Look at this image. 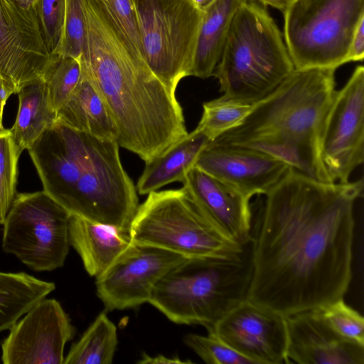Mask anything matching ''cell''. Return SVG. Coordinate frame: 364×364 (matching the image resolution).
<instances>
[{
  "mask_svg": "<svg viewBox=\"0 0 364 364\" xmlns=\"http://www.w3.org/2000/svg\"><path fill=\"white\" fill-rule=\"evenodd\" d=\"M363 179L323 183L289 168L252 228L247 299L285 316L343 299L352 278L353 207Z\"/></svg>",
  "mask_w": 364,
  "mask_h": 364,
  "instance_id": "cell-1",
  "label": "cell"
},
{
  "mask_svg": "<svg viewBox=\"0 0 364 364\" xmlns=\"http://www.w3.org/2000/svg\"><path fill=\"white\" fill-rule=\"evenodd\" d=\"M82 71L104 101L119 146L145 162L185 136L183 109L171 90L132 54L93 0H86Z\"/></svg>",
  "mask_w": 364,
  "mask_h": 364,
  "instance_id": "cell-2",
  "label": "cell"
},
{
  "mask_svg": "<svg viewBox=\"0 0 364 364\" xmlns=\"http://www.w3.org/2000/svg\"><path fill=\"white\" fill-rule=\"evenodd\" d=\"M119 147L55 121L28 152L43 191L70 215L129 232L138 197Z\"/></svg>",
  "mask_w": 364,
  "mask_h": 364,
  "instance_id": "cell-3",
  "label": "cell"
},
{
  "mask_svg": "<svg viewBox=\"0 0 364 364\" xmlns=\"http://www.w3.org/2000/svg\"><path fill=\"white\" fill-rule=\"evenodd\" d=\"M332 68L294 70L253 105L237 127L214 141L255 149L312 179L332 183L320 153L322 124L336 92Z\"/></svg>",
  "mask_w": 364,
  "mask_h": 364,
  "instance_id": "cell-4",
  "label": "cell"
},
{
  "mask_svg": "<svg viewBox=\"0 0 364 364\" xmlns=\"http://www.w3.org/2000/svg\"><path fill=\"white\" fill-rule=\"evenodd\" d=\"M251 240L231 257H186L154 287L149 303L178 324L212 326L247 299Z\"/></svg>",
  "mask_w": 364,
  "mask_h": 364,
  "instance_id": "cell-5",
  "label": "cell"
},
{
  "mask_svg": "<svg viewBox=\"0 0 364 364\" xmlns=\"http://www.w3.org/2000/svg\"><path fill=\"white\" fill-rule=\"evenodd\" d=\"M294 70L282 33L265 6L242 0L213 73L220 92L230 99L253 105Z\"/></svg>",
  "mask_w": 364,
  "mask_h": 364,
  "instance_id": "cell-6",
  "label": "cell"
},
{
  "mask_svg": "<svg viewBox=\"0 0 364 364\" xmlns=\"http://www.w3.org/2000/svg\"><path fill=\"white\" fill-rule=\"evenodd\" d=\"M129 233L134 243L188 258L231 257L245 247L223 235L183 187L149 193L138 206Z\"/></svg>",
  "mask_w": 364,
  "mask_h": 364,
  "instance_id": "cell-7",
  "label": "cell"
},
{
  "mask_svg": "<svg viewBox=\"0 0 364 364\" xmlns=\"http://www.w3.org/2000/svg\"><path fill=\"white\" fill-rule=\"evenodd\" d=\"M284 38L294 69L345 64L364 18V0H292L283 12Z\"/></svg>",
  "mask_w": 364,
  "mask_h": 364,
  "instance_id": "cell-8",
  "label": "cell"
},
{
  "mask_svg": "<svg viewBox=\"0 0 364 364\" xmlns=\"http://www.w3.org/2000/svg\"><path fill=\"white\" fill-rule=\"evenodd\" d=\"M143 58L176 92L190 76L203 11L191 0H133Z\"/></svg>",
  "mask_w": 364,
  "mask_h": 364,
  "instance_id": "cell-9",
  "label": "cell"
},
{
  "mask_svg": "<svg viewBox=\"0 0 364 364\" xmlns=\"http://www.w3.org/2000/svg\"><path fill=\"white\" fill-rule=\"evenodd\" d=\"M70 214L44 191L17 193L3 223L2 249L36 272L62 267Z\"/></svg>",
  "mask_w": 364,
  "mask_h": 364,
  "instance_id": "cell-10",
  "label": "cell"
},
{
  "mask_svg": "<svg viewBox=\"0 0 364 364\" xmlns=\"http://www.w3.org/2000/svg\"><path fill=\"white\" fill-rule=\"evenodd\" d=\"M320 153L332 183H348L364 160V68L336 90L320 133Z\"/></svg>",
  "mask_w": 364,
  "mask_h": 364,
  "instance_id": "cell-11",
  "label": "cell"
},
{
  "mask_svg": "<svg viewBox=\"0 0 364 364\" xmlns=\"http://www.w3.org/2000/svg\"><path fill=\"white\" fill-rule=\"evenodd\" d=\"M184 258L164 249L132 242L96 278L97 296L107 310L134 308L149 302L158 282Z\"/></svg>",
  "mask_w": 364,
  "mask_h": 364,
  "instance_id": "cell-12",
  "label": "cell"
},
{
  "mask_svg": "<svg viewBox=\"0 0 364 364\" xmlns=\"http://www.w3.org/2000/svg\"><path fill=\"white\" fill-rule=\"evenodd\" d=\"M1 344L4 364H63L75 328L55 299L37 302L9 329Z\"/></svg>",
  "mask_w": 364,
  "mask_h": 364,
  "instance_id": "cell-13",
  "label": "cell"
},
{
  "mask_svg": "<svg viewBox=\"0 0 364 364\" xmlns=\"http://www.w3.org/2000/svg\"><path fill=\"white\" fill-rule=\"evenodd\" d=\"M207 330L254 364L288 363L286 316L247 299Z\"/></svg>",
  "mask_w": 364,
  "mask_h": 364,
  "instance_id": "cell-14",
  "label": "cell"
},
{
  "mask_svg": "<svg viewBox=\"0 0 364 364\" xmlns=\"http://www.w3.org/2000/svg\"><path fill=\"white\" fill-rule=\"evenodd\" d=\"M53 56L33 8L0 0V77L12 84L16 94L24 85L43 79Z\"/></svg>",
  "mask_w": 364,
  "mask_h": 364,
  "instance_id": "cell-15",
  "label": "cell"
},
{
  "mask_svg": "<svg viewBox=\"0 0 364 364\" xmlns=\"http://www.w3.org/2000/svg\"><path fill=\"white\" fill-rule=\"evenodd\" d=\"M194 166L250 198L256 194L266 195L290 168L282 160L262 151L214 141L201 151Z\"/></svg>",
  "mask_w": 364,
  "mask_h": 364,
  "instance_id": "cell-16",
  "label": "cell"
},
{
  "mask_svg": "<svg viewBox=\"0 0 364 364\" xmlns=\"http://www.w3.org/2000/svg\"><path fill=\"white\" fill-rule=\"evenodd\" d=\"M286 321L288 363H364V345L336 333L320 309L291 314Z\"/></svg>",
  "mask_w": 364,
  "mask_h": 364,
  "instance_id": "cell-17",
  "label": "cell"
},
{
  "mask_svg": "<svg viewBox=\"0 0 364 364\" xmlns=\"http://www.w3.org/2000/svg\"><path fill=\"white\" fill-rule=\"evenodd\" d=\"M183 188L213 226L230 241L244 246L251 240L250 198L232 186L193 166Z\"/></svg>",
  "mask_w": 364,
  "mask_h": 364,
  "instance_id": "cell-18",
  "label": "cell"
},
{
  "mask_svg": "<svg viewBox=\"0 0 364 364\" xmlns=\"http://www.w3.org/2000/svg\"><path fill=\"white\" fill-rule=\"evenodd\" d=\"M69 240L87 272L95 279L132 243L127 232L73 215L70 218Z\"/></svg>",
  "mask_w": 364,
  "mask_h": 364,
  "instance_id": "cell-19",
  "label": "cell"
},
{
  "mask_svg": "<svg viewBox=\"0 0 364 364\" xmlns=\"http://www.w3.org/2000/svg\"><path fill=\"white\" fill-rule=\"evenodd\" d=\"M210 141V138L196 127L159 155L145 162L136 184L138 193L148 195L171 183H183L187 173L194 166L200 154Z\"/></svg>",
  "mask_w": 364,
  "mask_h": 364,
  "instance_id": "cell-20",
  "label": "cell"
},
{
  "mask_svg": "<svg viewBox=\"0 0 364 364\" xmlns=\"http://www.w3.org/2000/svg\"><path fill=\"white\" fill-rule=\"evenodd\" d=\"M242 0H213L202 9L190 75H213L234 15Z\"/></svg>",
  "mask_w": 364,
  "mask_h": 364,
  "instance_id": "cell-21",
  "label": "cell"
},
{
  "mask_svg": "<svg viewBox=\"0 0 364 364\" xmlns=\"http://www.w3.org/2000/svg\"><path fill=\"white\" fill-rule=\"evenodd\" d=\"M56 121L98 138L117 139V127L104 101L83 74L70 97L57 110Z\"/></svg>",
  "mask_w": 364,
  "mask_h": 364,
  "instance_id": "cell-22",
  "label": "cell"
},
{
  "mask_svg": "<svg viewBox=\"0 0 364 364\" xmlns=\"http://www.w3.org/2000/svg\"><path fill=\"white\" fill-rule=\"evenodd\" d=\"M16 94L18 107L15 122L9 130L16 146L23 152L56 121V112L50 105L43 79L24 85Z\"/></svg>",
  "mask_w": 364,
  "mask_h": 364,
  "instance_id": "cell-23",
  "label": "cell"
},
{
  "mask_svg": "<svg viewBox=\"0 0 364 364\" xmlns=\"http://www.w3.org/2000/svg\"><path fill=\"white\" fill-rule=\"evenodd\" d=\"M55 289L53 282L38 279L26 272L0 271V332L9 330Z\"/></svg>",
  "mask_w": 364,
  "mask_h": 364,
  "instance_id": "cell-24",
  "label": "cell"
},
{
  "mask_svg": "<svg viewBox=\"0 0 364 364\" xmlns=\"http://www.w3.org/2000/svg\"><path fill=\"white\" fill-rule=\"evenodd\" d=\"M117 331L105 312L100 313L73 343L64 364H110L117 350Z\"/></svg>",
  "mask_w": 364,
  "mask_h": 364,
  "instance_id": "cell-25",
  "label": "cell"
},
{
  "mask_svg": "<svg viewBox=\"0 0 364 364\" xmlns=\"http://www.w3.org/2000/svg\"><path fill=\"white\" fill-rule=\"evenodd\" d=\"M253 105L238 102L225 95L204 102L203 114L196 127L213 141L239 126L250 113Z\"/></svg>",
  "mask_w": 364,
  "mask_h": 364,
  "instance_id": "cell-26",
  "label": "cell"
},
{
  "mask_svg": "<svg viewBox=\"0 0 364 364\" xmlns=\"http://www.w3.org/2000/svg\"><path fill=\"white\" fill-rule=\"evenodd\" d=\"M82 77L80 58L54 55L43 80L53 109L57 110L67 100Z\"/></svg>",
  "mask_w": 364,
  "mask_h": 364,
  "instance_id": "cell-27",
  "label": "cell"
},
{
  "mask_svg": "<svg viewBox=\"0 0 364 364\" xmlns=\"http://www.w3.org/2000/svg\"><path fill=\"white\" fill-rule=\"evenodd\" d=\"M134 55L144 60L133 0H93ZM145 62V61H144Z\"/></svg>",
  "mask_w": 364,
  "mask_h": 364,
  "instance_id": "cell-28",
  "label": "cell"
},
{
  "mask_svg": "<svg viewBox=\"0 0 364 364\" xmlns=\"http://www.w3.org/2000/svg\"><path fill=\"white\" fill-rule=\"evenodd\" d=\"M21 153L9 129L0 134V223L1 225L17 195L18 164Z\"/></svg>",
  "mask_w": 364,
  "mask_h": 364,
  "instance_id": "cell-29",
  "label": "cell"
},
{
  "mask_svg": "<svg viewBox=\"0 0 364 364\" xmlns=\"http://www.w3.org/2000/svg\"><path fill=\"white\" fill-rule=\"evenodd\" d=\"M33 8L48 51L58 55L65 26V0H36Z\"/></svg>",
  "mask_w": 364,
  "mask_h": 364,
  "instance_id": "cell-30",
  "label": "cell"
},
{
  "mask_svg": "<svg viewBox=\"0 0 364 364\" xmlns=\"http://www.w3.org/2000/svg\"><path fill=\"white\" fill-rule=\"evenodd\" d=\"M184 343L204 362L209 364H254L217 336L190 333Z\"/></svg>",
  "mask_w": 364,
  "mask_h": 364,
  "instance_id": "cell-31",
  "label": "cell"
},
{
  "mask_svg": "<svg viewBox=\"0 0 364 364\" xmlns=\"http://www.w3.org/2000/svg\"><path fill=\"white\" fill-rule=\"evenodd\" d=\"M323 318L339 335L364 345V318L340 299L319 309Z\"/></svg>",
  "mask_w": 364,
  "mask_h": 364,
  "instance_id": "cell-32",
  "label": "cell"
},
{
  "mask_svg": "<svg viewBox=\"0 0 364 364\" xmlns=\"http://www.w3.org/2000/svg\"><path fill=\"white\" fill-rule=\"evenodd\" d=\"M86 0H65V18L58 55L80 58L85 36Z\"/></svg>",
  "mask_w": 364,
  "mask_h": 364,
  "instance_id": "cell-33",
  "label": "cell"
},
{
  "mask_svg": "<svg viewBox=\"0 0 364 364\" xmlns=\"http://www.w3.org/2000/svg\"><path fill=\"white\" fill-rule=\"evenodd\" d=\"M364 58V18L361 19L355 28L346 57L345 63L351 61H362Z\"/></svg>",
  "mask_w": 364,
  "mask_h": 364,
  "instance_id": "cell-34",
  "label": "cell"
},
{
  "mask_svg": "<svg viewBox=\"0 0 364 364\" xmlns=\"http://www.w3.org/2000/svg\"><path fill=\"white\" fill-rule=\"evenodd\" d=\"M12 94H16L14 86L0 77V134L7 130L3 125V113L6 101Z\"/></svg>",
  "mask_w": 364,
  "mask_h": 364,
  "instance_id": "cell-35",
  "label": "cell"
},
{
  "mask_svg": "<svg viewBox=\"0 0 364 364\" xmlns=\"http://www.w3.org/2000/svg\"><path fill=\"white\" fill-rule=\"evenodd\" d=\"M139 363L142 364H164V363H188L191 361L181 360L178 358H168L162 355H159L155 357H151L146 353L143 354V356Z\"/></svg>",
  "mask_w": 364,
  "mask_h": 364,
  "instance_id": "cell-36",
  "label": "cell"
},
{
  "mask_svg": "<svg viewBox=\"0 0 364 364\" xmlns=\"http://www.w3.org/2000/svg\"><path fill=\"white\" fill-rule=\"evenodd\" d=\"M266 6H269L277 9L280 10L282 12L286 9L292 0H253Z\"/></svg>",
  "mask_w": 364,
  "mask_h": 364,
  "instance_id": "cell-37",
  "label": "cell"
},
{
  "mask_svg": "<svg viewBox=\"0 0 364 364\" xmlns=\"http://www.w3.org/2000/svg\"><path fill=\"white\" fill-rule=\"evenodd\" d=\"M24 9H31L33 7L36 0H13Z\"/></svg>",
  "mask_w": 364,
  "mask_h": 364,
  "instance_id": "cell-38",
  "label": "cell"
},
{
  "mask_svg": "<svg viewBox=\"0 0 364 364\" xmlns=\"http://www.w3.org/2000/svg\"><path fill=\"white\" fill-rule=\"evenodd\" d=\"M213 0H191V1L200 9H203Z\"/></svg>",
  "mask_w": 364,
  "mask_h": 364,
  "instance_id": "cell-39",
  "label": "cell"
},
{
  "mask_svg": "<svg viewBox=\"0 0 364 364\" xmlns=\"http://www.w3.org/2000/svg\"><path fill=\"white\" fill-rule=\"evenodd\" d=\"M0 225H1V223H0Z\"/></svg>",
  "mask_w": 364,
  "mask_h": 364,
  "instance_id": "cell-40",
  "label": "cell"
}]
</instances>
